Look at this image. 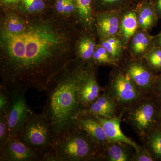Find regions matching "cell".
Wrapping results in <instances>:
<instances>
[{"label": "cell", "mask_w": 161, "mask_h": 161, "mask_svg": "<svg viewBox=\"0 0 161 161\" xmlns=\"http://www.w3.org/2000/svg\"><path fill=\"white\" fill-rule=\"evenodd\" d=\"M25 8L30 13L38 12L45 7L43 0H21Z\"/></svg>", "instance_id": "cell-29"}, {"label": "cell", "mask_w": 161, "mask_h": 161, "mask_svg": "<svg viewBox=\"0 0 161 161\" xmlns=\"http://www.w3.org/2000/svg\"><path fill=\"white\" fill-rule=\"evenodd\" d=\"M153 95L154 96L159 102H161V76L160 78L158 79H157L156 80Z\"/></svg>", "instance_id": "cell-32"}, {"label": "cell", "mask_w": 161, "mask_h": 161, "mask_svg": "<svg viewBox=\"0 0 161 161\" xmlns=\"http://www.w3.org/2000/svg\"><path fill=\"white\" fill-rule=\"evenodd\" d=\"M159 126V125H158ZM159 126L160 127V128H161V126Z\"/></svg>", "instance_id": "cell-39"}, {"label": "cell", "mask_w": 161, "mask_h": 161, "mask_svg": "<svg viewBox=\"0 0 161 161\" xmlns=\"http://www.w3.org/2000/svg\"><path fill=\"white\" fill-rule=\"evenodd\" d=\"M67 0H57L55 4L56 10L60 14H64V9Z\"/></svg>", "instance_id": "cell-33"}, {"label": "cell", "mask_w": 161, "mask_h": 161, "mask_svg": "<svg viewBox=\"0 0 161 161\" xmlns=\"http://www.w3.org/2000/svg\"><path fill=\"white\" fill-rule=\"evenodd\" d=\"M126 109H123L117 116L113 118H106L95 116L99 121L103 127L104 131L109 142H121L132 146L134 150L140 147L135 142L127 137L122 132L120 128V123L123 116L126 112Z\"/></svg>", "instance_id": "cell-11"}, {"label": "cell", "mask_w": 161, "mask_h": 161, "mask_svg": "<svg viewBox=\"0 0 161 161\" xmlns=\"http://www.w3.org/2000/svg\"><path fill=\"white\" fill-rule=\"evenodd\" d=\"M158 125L161 126V102H159V106L158 115Z\"/></svg>", "instance_id": "cell-34"}, {"label": "cell", "mask_w": 161, "mask_h": 161, "mask_svg": "<svg viewBox=\"0 0 161 161\" xmlns=\"http://www.w3.org/2000/svg\"><path fill=\"white\" fill-rule=\"evenodd\" d=\"M139 29L149 30L156 20L155 7L152 1L146 0L136 4Z\"/></svg>", "instance_id": "cell-17"}, {"label": "cell", "mask_w": 161, "mask_h": 161, "mask_svg": "<svg viewBox=\"0 0 161 161\" xmlns=\"http://www.w3.org/2000/svg\"><path fill=\"white\" fill-rule=\"evenodd\" d=\"M94 40L88 36L81 38L78 41L77 53L81 61L85 63H90L96 48Z\"/></svg>", "instance_id": "cell-22"}, {"label": "cell", "mask_w": 161, "mask_h": 161, "mask_svg": "<svg viewBox=\"0 0 161 161\" xmlns=\"http://www.w3.org/2000/svg\"><path fill=\"white\" fill-rule=\"evenodd\" d=\"M135 150L132 161H154L152 156L145 147H140Z\"/></svg>", "instance_id": "cell-30"}, {"label": "cell", "mask_w": 161, "mask_h": 161, "mask_svg": "<svg viewBox=\"0 0 161 161\" xmlns=\"http://www.w3.org/2000/svg\"><path fill=\"white\" fill-rule=\"evenodd\" d=\"M139 29L136 5H132L121 12L120 26L118 37L126 48L131 38Z\"/></svg>", "instance_id": "cell-15"}, {"label": "cell", "mask_w": 161, "mask_h": 161, "mask_svg": "<svg viewBox=\"0 0 161 161\" xmlns=\"http://www.w3.org/2000/svg\"><path fill=\"white\" fill-rule=\"evenodd\" d=\"M19 139L32 150L44 157L54 150L53 130L41 112L34 113L26 121Z\"/></svg>", "instance_id": "cell-4"}, {"label": "cell", "mask_w": 161, "mask_h": 161, "mask_svg": "<svg viewBox=\"0 0 161 161\" xmlns=\"http://www.w3.org/2000/svg\"><path fill=\"white\" fill-rule=\"evenodd\" d=\"M92 60L94 64L116 66L117 64L114 61L106 50L100 44L96 46Z\"/></svg>", "instance_id": "cell-24"}, {"label": "cell", "mask_w": 161, "mask_h": 161, "mask_svg": "<svg viewBox=\"0 0 161 161\" xmlns=\"http://www.w3.org/2000/svg\"><path fill=\"white\" fill-rule=\"evenodd\" d=\"M159 102L154 96H146L127 110V119L142 140L158 125Z\"/></svg>", "instance_id": "cell-5"}, {"label": "cell", "mask_w": 161, "mask_h": 161, "mask_svg": "<svg viewBox=\"0 0 161 161\" xmlns=\"http://www.w3.org/2000/svg\"><path fill=\"white\" fill-rule=\"evenodd\" d=\"M121 12L98 13L96 18V26L101 40L114 36H118Z\"/></svg>", "instance_id": "cell-13"}, {"label": "cell", "mask_w": 161, "mask_h": 161, "mask_svg": "<svg viewBox=\"0 0 161 161\" xmlns=\"http://www.w3.org/2000/svg\"><path fill=\"white\" fill-rule=\"evenodd\" d=\"M12 104L11 93L6 87L0 86V115H6L9 113Z\"/></svg>", "instance_id": "cell-25"}, {"label": "cell", "mask_w": 161, "mask_h": 161, "mask_svg": "<svg viewBox=\"0 0 161 161\" xmlns=\"http://www.w3.org/2000/svg\"><path fill=\"white\" fill-rule=\"evenodd\" d=\"M77 8L75 0H67L64 9V14H69Z\"/></svg>", "instance_id": "cell-31"}, {"label": "cell", "mask_w": 161, "mask_h": 161, "mask_svg": "<svg viewBox=\"0 0 161 161\" xmlns=\"http://www.w3.org/2000/svg\"><path fill=\"white\" fill-rule=\"evenodd\" d=\"M155 8H157L161 14V0H155Z\"/></svg>", "instance_id": "cell-36"}, {"label": "cell", "mask_w": 161, "mask_h": 161, "mask_svg": "<svg viewBox=\"0 0 161 161\" xmlns=\"http://www.w3.org/2000/svg\"><path fill=\"white\" fill-rule=\"evenodd\" d=\"M1 161H43V156L20 140L10 137L0 147Z\"/></svg>", "instance_id": "cell-10"}, {"label": "cell", "mask_w": 161, "mask_h": 161, "mask_svg": "<svg viewBox=\"0 0 161 161\" xmlns=\"http://www.w3.org/2000/svg\"><path fill=\"white\" fill-rule=\"evenodd\" d=\"M153 38L147 31L138 29L130 39L126 48L131 58L142 59L152 49Z\"/></svg>", "instance_id": "cell-16"}, {"label": "cell", "mask_w": 161, "mask_h": 161, "mask_svg": "<svg viewBox=\"0 0 161 161\" xmlns=\"http://www.w3.org/2000/svg\"><path fill=\"white\" fill-rule=\"evenodd\" d=\"M77 123L95 142L104 150L109 142L103 127L94 115L82 112L77 116Z\"/></svg>", "instance_id": "cell-12"}, {"label": "cell", "mask_w": 161, "mask_h": 161, "mask_svg": "<svg viewBox=\"0 0 161 161\" xmlns=\"http://www.w3.org/2000/svg\"><path fill=\"white\" fill-rule=\"evenodd\" d=\"M119 109L115 99L105 91L100 93L98 98L82 112H87L94 116L110 118L118 115L117 113Z\"/></svg>", "instance_id": "cell-14"}, {"label": "cell", "mask_w": 161, "mask_h": 161, "mask_svg": "<svg viewBox=\"0 0 161 161\" xmlns=\"http://www.w3.org/2000/svg\"><path fill=\"white\" fill-rule=\"evenodd\" d=\"M145 147L154 161H161V128L158 125L151 130L142 140Z\"/></svg>", "instance_id": "cell-19"}, {"label": "cell", "mask_w": 161, "mask_h": 161, "mask_svg": "<svg viewBox=\"0 0 161 161\" xmlns=\"http://www.w3.org/2000/svg\"><path fill=\"white\" fill-rule=\"evenodd\" d=\"M158 42L160 46H161V33L159 35L158 39Z\"/></svg>", "instance_id": "cell-38"}, {"label": "cell", "mask_w": 161, "mask_h": 161, "mask_svg": "<svg viewBox=\"0 0 161 161\" xmlns=\"http://www.w3.org/2000/svg\"><path fill=\"white\" fill-rule=\"evenodd\" d=\"M143 58L153 69L161 70V49H152Z\"/></svg>", "instance_id": "cell-27"}, {"label": "cell", "mask_w": 161, "mask_h": 161, "mask_svg": "<svg viewBox=\"0 0 161 161\" xmlns=\"http://www.w3.org/2000/svg\"><path fill=\"white\" fill-rule=\"evenodd\" d=\"M19 1V0H1V3L3 5H6V4H12V3H16Z\"/></svg>", "instance_id": "cell-35"}, {"label": "cell", "mask_w": 161, "mask_h": 161, "mask_svg": "<svg viewBox=\"0 0 161 161\" xmlns=\"http://www.w3.org/2000/svg\"><path fill=\"white\" fill-rule=\"evenodd\" d=\"M94 64L84 63L78 84L79 101L85 109L99 96L101 88L95 77Z\"/></svg>", "instance_id": "cell-9"}, {"label": "cell", "mask_w": 161, "mask_h": 161, "mask_svg": "<svg viewBox=\"0 0 161 161\" xmlns=\"http://www.w3.org/2000/svg\"><path fill=\"white\" fill-rule=\"evenodd\" d=\"M106 91L122 110L128 109L146 96L121 67H115L111 72Z\"/></svg>", "instance_id": "cell-6"}, {"label": "cell", "mask_w": 161, "mask_h": 161, "mask_svg": "<svg viewBox=\"0 0 161 161\" xmlns=\"http://www.w3.org/2000/svg\"><path fill=\"white\" fill-rule=\"evenodd\" d=\"M121 68L144 95H153L157 78L153 69L144 58H131L126 60Z\"/></svg>", "instance_id": "cell-8"}, {"label": "cell", "mask_w": 161, "mask_h": 161, "mask_svg": "<svg viewBox=\"0 0 161 161\" xmlns=\"http://www.w3.org/2000/svg\"><path fill=\"white\" fill-rule=\"evenodd\" d=\"M58 161H102L104 150L76 124L60 135L54 145Z\"/></svg>", "instance_id": "cell-3"}, {"label": "cell", "mask_w": 161, "mask_h": 161, "mask_svg": "<svg viewBox=\"0 0 161 161\" xmlns=\"http://www.w3.org/2000/svg\"><path fill=\"white\" fill-rule=\"evenodd\" d=\"M144 1H146V0H133V4L134 5H136V4H138V3ZM148 1H152L153 2V0H148Z\"/></svg>", "instance_id": "cell-37"}, {"label": "cell", "mask_w": 161, "mask_h": 161, "mask_svg": "<svg viewBox=\"0 0 161 161\" xmlns=\"http://www.w3.org/2000/svg\"><path fill=\"white\" fill-rule=\"evenodd\" d=\"M8 89L12 98L11 108L7 115L9 138L16 137L19 136L26 121L34 112L29 108L25 96L27 90Z\"/></svg>", "instance_id": "cell-7"}, {"label": "cell", "mask_w": 161, "mask_h": 161, "mask_svg": "<svg viewBox=\"0 0 161 161\" xmlns=\"http://www.w3.org/2000/svg\"><path fill=\"white\" fill-rule=\"evenodd\" d=\"M84 63L80 60H71L47 87L46 103L41 112L51 126L54 145L60 135L76 124L77 116L84 110L78 94Z\"/></svg>", "instance_id": "cell-2"}, {"label": "cell", "mask_w": 161, "mask_h": 161, "mask_svg": "<svg viewBox=\"0 0 161 161\" xmlns=\"http://www.w3.org/2000/svg\"><path fill=\"white\" fill-rule=\"evenodd\" d=\"M64 33L47 24L27 26L19 34L1 33V85L45 92L50 81L71 60Z\"/></svg>", "instance_id": "cell-1"}, {"label": "cell", "mask_w": 161, "mask_h": 161, "mask_svg": "<svg viewBox=\"0 0 161 161\" xmlns=\"http://www.w3.org/2000/svg\"><path fill=\"white\" fill-rule=\"evenodd\" d=\"M124 143L109 142L104 149V159L110 161H132L133 154Z\"/></svg>", "instance_id": "cell-18"}, {"label": "cell", "mask_w": 161, "mask_h": 161, "mask_svg": "<svg viewBox=\"0 0 161 161\" xmlns=\"http://www.w3.org/2000/svg\"><path fill=\"white\" fill-rule=\"evenodd\" d=\"M78 14L85 26L91 27L94 23L92 8L94 0H75Z\"/></svg>", "instance_id": "cell-23"}, {"label": "cell", "mask_w": 161, "mask_h": 161, "mask_svg": "<svg viewBox=\"0 0 161 161\" xmlns=\"http://www.w3.org/2000/svg\"><path fill=\"white\" fill-rule=\"evenodd\" d=\"M98 13L121 11L133 4V0H94Z\"/></svg>", "instance_id": "cell-21"}, {"label": "cell", "mask_w": 161, "mask_h": 161, "mask_svg": "<svg viewBox=\"0 0 161 161\" xmlns=\"http://www.w3.org/2000/svg\"><path fill=\"white\" fill-rule=\"evenodd\" d=\"M27 26L19 18L16 16H10L6 20L4 28L6 31L13 34H19L26 30Z\"/></svg>", "instance_id": "cell-26"}, {"label": "cell", "mask_w": 161, "mask_h": 161, "mask_svg": "<svg viewBox=\"0 0 161 161\" xmlns=\"http://www.w3.org/2000/svg\"><path fill=\"white\" fill-rule=\"evenodd\" d=\"M9 138L7 115H0V147Z\"/></svg>", "instance_id": "cell-28"}, {"label": "cell", "mask_w": 161, "mask_h": 161, "mask_svg": "<svg viewBox=\"0 0 161 161\" xmlns=\"http://www.w3.org/2000/svg\"><path fill=\"white\" fill-rule=\"evenodd\" d=\"M100 44L105 48L116 63L120 61L125 47L120 38L117 36L110 37L101 40Z\"/></svg>", "instance_id": "cell-20"}]
</instances>
